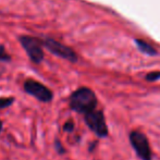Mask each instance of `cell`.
Here are the masks:
<instances>
[{
	"mask_svg": "<svg viewBox=\"0 0 160 160\" xmlns=\"http://www.w3.org/2000/svg\"><path fill=\"white\" fill-rule=\"evenodd\" d=\"M24 91L28 95L35 97L37 100L42 102H50L53 98V94L48 87H46L44 84L37 82L35 80H28L25 81L23 85Z\"/></svg>",
	"mask_w": 160,
	"mask_h": 160,
	"instance_id": "6",
	"label": "cell"
},
{
	"mask_svg": "<svg viewBox=\"0 0 160 160\" xmlns=\"http://www.w3.org/2000/svg\"><path fill=\"white\" fill-rule=\"evenodd\" d=\"M42 44L44 45V47L47 50H49L51 53H53V55L57 56V57L65 59L70 62L78 61V56H76V53L74 52L70 47L65 46V45L52 39V38L45 37L44 39L42 40Z\"/></svg>",
	"mask_w": 160,
	"mask_h": 160,
	"instance_id": "4",
	"label": "cell"
},
{
	"mask_svg": "<svg viewBox=\"0 0 160 160\" xmlns=\"http://www.w3.org/2000/svg\"><path fill=\"white\" fill-rule=\"evenodd\" d=\"M70 108L78 113L87 114L96 110L97 97L88 87H81L70 96Z\"/></svg>",
	"mask_w": 160,
	"mask_h": 160,
	"instance_id": "1",
	"label": "cell"
},
{
	"mask_svg": "<svg viewBox=\"0 0 160 160\" xmlns=\"http://www.w3.org/2000/svg\"><path fill=\"white\" fill-rule=\"evenodd\" d=\"M136 45L138 47V49L142 51V52L146 53L148 56H155L157 53V51L155 50V48L152 46H150L149 44L145 42V40H139L136 39Z\"/></svg>",
	"mask_w": 160,
	"mask_h": 160,
	"instance_id": "7",
	"label": "cell"
},
{
	"mask_svg": "<svg viewBox=\"0 0 160 160\" xmlns=\"http://www.w3.org/2000/svg\"><path fill=\"white\" fill-rule=\"evenodd\" d=\"M20 44L26 51L28 56L30 57L31 61L34 63H40L44 60V50H42V44L39 39L32 36L23 35L19 37Z\"/></svg>",
	"mask_w": 160,
	"mask_h": 160,
	"instance_id": "2",
	"label": "cell"
},
{
	"mask_svg": "<svg viewBox=\"0 0 160 160\" xmlns=\"http://www.w3.org/2000/svg\"><path fill=\"white\" fill-rule=\"evenodd\" d=\"M130 142L132 147L134 148L136 155L142 160H152V154L150 149L149 142L144 133L138 131H133L130 134Z\"/></svg>",
	"mask_w": 160,
	"mask_h": 160,
	"instance_id": "3",
	"label": "cell"
},
{
	"mask_svg": "<svg viewBox=\"0 0 160 160\" xmlns=\"http://www.w3.org/2000/svg\"><path fill=\"white\" fill-rule=\"evenodd\" d=\"M55 147H56V150H57L59 154H64L65 152V149L64 147L61 145V142L59 141V139H56L55 142Z\"/></svg>",
	"mask_w": 160,
	"mask_h": 160,
	"instance_id": "12",
	"label": "cell"
},
{
	"mask_svg": "<svg viewBox=\"0 0 160 160\" xmlns=\"http://www.w3.org/2000/svg\"><path fill=\"white\" fill-rule=\"evenodd\" d=\"M84 120L87 127L91 128L98 137L102 138V137L108 136V127L102 111L94 110V111L85 114Z\"/></svg>",
	"mask_w": 160,
	"mask_h": 160,
	"instance_id": "5",
	"label": "cell"
},
{
	"mask_svg": "<svg viewBox=\"0 0 160 160\" xmlns=\"http://www.w3.org/2000/svg\"><path fill=\"white\" fill-rule=\"evenodd\" d=\"M63 130L65 131V132H68V133L73 132V130H74V123H73V121H71V120L67 121V122L64 123V125H63Z\"/></svg>",
	"mask_w": 160,
	"mask_h": 160,
	"instance_id": "11",
	"label": "cell"
},
{
	"mask_svg": "<svg viewBox=\"0 0 160 160\" xmlns=\"http://www.w3.org/2000/svg\"><path fill=\"white\" fill-rule=\"evenodd\" d=\"M13 102H14V98L13 97H7V98L6 97H2V98H0V110L10 107Z\"/></svg>",
	"mask_w": 160,
	"mask_h": 160,
	"instance_id": "8",
	"label": "cell"
},
{
	"mask_svg": "<svg viewBox=\"0 0 160 160\" xmlns=\"http://www.w3.org/2000/svg\"><path fill=\"white\" fill-rule=\"evenodd\" d=\"M160 78V72L156 71V72H152V73L147 74L146 75V80L149 81V82H155V81L159 80Z\"/></svg>",
	"mask_w": 160,
	"mask_h": 160,
	"instance_id": "10",
	"label": "cell"
},
{
	"mask_svg": "<svg viewBox=\"0 0 160 160\" xmlns=\"http://www.w3.org/2000/svg\"><path fill=\"white\" fill-rule=\"evenodd\" d=\"M11 60V57L8 52L6 51L4 49L3 45H0V61H3V62H9Z\"/></svg>",
	"mask_w": 160,
	"mask_h": 160,
	"instance_id": "9",
	"label": "cell"
},
{
	"mask_svg": "<svg viewBox=\"0 0 160 160\" xmlns=\"http://www.w3.org/2000/svg\"><path fill=\"white\" fill-rule=\"evenodd\" d=\"M1 131H2V121L0 120V133H1Z\"/></svg>",
	"mask_w": 160,
	"mask_h": 160,
	"instance_id": "13",
	"label": "cell"
}]
</instances>
